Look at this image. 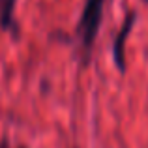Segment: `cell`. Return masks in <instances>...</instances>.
<instances>
[{"label":"cell","instance_id":"cell-3","mask_svg":"<svg viewBox=\"0 0 148 148\" xmlns=\"http://www.w3.org/2000/svg\"><path fill=\"white\" fill-rule=\"evenodd\" d=\"M15 4H17V0H0V26H2V30L15 28Z\"/></svg>","mask_w":148,"mask_h":148},{"label":"cell","instance_id":"cell-1","mask_svg":"<svg viewBox=\"0 0 148 148\" xmlns=\"http://www.w3.org/2000/svg\"><path fill=\"white\" fill-rule=\"evenodd\" d=\"M103 6H105V0H84L81 19L75 26V34L79 36L86 56L90 54V51L96 43V38H98L101 19H103Z\"/></svg>","mask_w":148,"mask_h":148},{"label":"cell","instance_id":"cell-5","mask_svg":"<svg viewBox=\"0 0 148 148\" xmlns=\"http://www.w3.org/2000/svg\"><path fill=\"white\" fill-rule=\"evenodd\" d=\"M19 148H25V146H19Z\"/></svg>","mask_w":148,"mask_h":148},{"label":"cell","instance_id":"cell-2","mask_svg":"<svg viewBox=\"0 0 148 148\" xmlns=\"http://www.w3.org/2000/svg\"><path fill=\"white\" fill-rule=\"evenodd\" d=\"M135 21H137L135 11H130L126 15V19H124L122 26H120L114 41H112V60H114V66L120 73H126V43L135 26Z\"/></svg>","mask_w":148,"mask_h":148},{"label":"cell","instance_id":"cell-4","mask_svg":"<svg viewBox=\"0 0 148 148\" xmlns=\"http://www.w3.org/2000/svg\"><path fill=\"white\" fill-rule=\"evenodd\" d=\"M0 148H10V143H8V139H6V137L0 139Z\"/></svg>","mask_w":148,"mask_h":148}]
</instances>
